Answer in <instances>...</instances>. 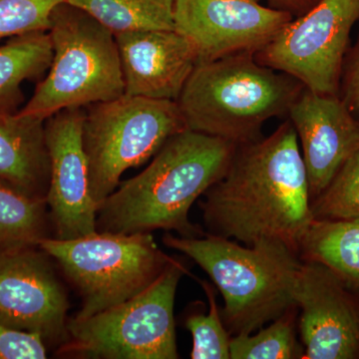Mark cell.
Here are the masks:
<instances>
[{
  "instance_id": "11",
  "label": "cell",
  "mask_w": 359,
  "mask_h": 359,
  "mask_svg": "<svg viewBox=\"0 0 359 359\" xmlns=\"http://www.w3.org/2000/svg\"><path fill=\"white\" fill-rule=\"evenodd\" d=\"M174 30L192 43L199 62L266 46L292 20L257 0H174Z\"/></svg>"
},
{
  "instance_id": "13",
  "label": "cell",
  "mask_w": 359,
  "mask_h": 359,
  "mask_svg": "<svg viewBox=\"0 0 359 359\" xmlns=\"http://www.w3.org/2000/svg\"><path fill=\"white\" fill-rule=\"evenodd\" d=\"M294 301L302 309L304 358H359V294L325 264L306 261L297 271Z\"/></svg>"
},
{
  "instance_id": "17",
  "label": "cell",
  "mask_w": 359,
  "mask_h": 359,
  "mask_svg": "<svg viewBox=\"0 0 359 359\" xmlns=\"http://www.w3.org/2000/svg\"><path fill=\"white\" fill-rule=\"evenodd\" d=\"M299 252L304 261L327 266L359 294V219H313Z\"/></svg>"
},
{
  "instance_id": "3",
  "label": "cell",
  "mask_w": 359,
  "mask_h": 359,
  "mask_svg": "<svg viewBox=\"0 0 359 359\" xmlns=\"http://www.w3.org/2000/svg\"><path fill=\"white\" fill-rule=\"evenodd\" d=\"M304 89L254 52H241L198 63L177 102L187 129L238 146L259 140L264 123L289 114Z\"/></svg>"
},
{
  "instance_id": "1",
  "label": "cell",
  "mask_w": 359,
  "mask_h": 359,
  "mask_svg": "<svg viewBox=\"0 0 359 359\" xmlns=\"http://www.w3.org/2000/svg\"><path fill=\"white\" fill-rule=\"evenodd\" d=\"M201 203L209 235L245 245L276 241L299 254L313 223L308 174L292 122L237 146L223 178Z\"/></svg>"
},
{
  "instance_id": "22",
  "label": "cell",
  "mask_w": 359,
  "mask_h": 359,
  "mask_svg": "<svg viewBox=\"0 0 359 359\" xmlns=\"http://www.w3.org/2000/svg\"><path fill=\"white\" fill-rule=\"evenodd\" d=\"M314 219H359V150L342 165L327 188L311 201Z\"/></svg>"
},
{
  "instance_id": "23",
  "label": "cell",
  "mask_w": 359,
  "mask_h": 359,
  "mask_svg": "<svg viewBox=\"0 0 359 359\" xmlns=\"http://www.w3.org/2000/svg\"><path fill=\"white\" fill-rule=\"evenodd\" d=\"M202 287L209 299V313L190 314L185 321L186 327L193 337L191 358H230L231 339L222 321L216 294L209 283L202 282Z\"/></svg>"
},
{
  "instance_id": "27",
  "label": "cell",
  "mask_w": 359,
  "mask_h": 359,
  "mask_svg": "<svg viewBox=\"0 0 359 359\" xmlns=\"http://www.w3.org/2000/svg\"><path fill=\"white\" fill-rule=\"evenodd\" d=\"M271 1L280 6V9H285L290 13H292V11H304L309 6H314V0H271Z\"/></svg>"
},
{
  "instance_id": "25",
  "label": "cell",
  "mask_w": 359,
  "mask_h": 359,
  "mask_svg": "<svg viewBox=\"0 0 359 359\" xmlns=\"http://www.w3.org/2000/svg\"><path fill=\"white\" fill-rule=\"evenodd\" d=\"M46 358V342L39 334L0 325V359Z\"/></svg>"
},
{
  "instance_id": "16",
  "label": "cell",
  "mask_w": 359,
  "mask_h": 359,
  "mask_svg": "<svg viewBox=\"0 0 359 359\" xmlns=\"http://www.w3.org/2000/svg\"><path fill=\"white\" fill-rule=\"evenodd\" d=\"M44 123L0 111V180L26 195L46 200L50 163Z\"/></svg>"
},
{
  "instance_id": "5",
  "label": "cell",
  "mask_w": 359,
  "mask_h": 359,
  "mask_svg": "<svg viewBox=\"0 0 359 359\" xmlns=\"http://www.w3.org/2000/svg\"><path fill=\"white\" fill-rule=\"evenodd\" d=\"M48 33L53 49L48 72L20 114L45 121L59 111L124 94L114 33L66 2L54 9Z\"/></svg>"
},
{
  "instance_id": "21",
  "label": "cell",
  "mask_w": 359,
  "mask_h": 359,
  "mask_svg": "<svg viewBox=\"0 0 359 359\" xmlns=\"http://www.w3.org/2000/svg\"><path fill=\"white\" fill-rule=\"evenodd\" d=\"M297 306L278 316L257 334H242L231 337V359L304 358V348L295 335Z\"/></svg>"
},
{
  "instance_id": "26",
  "label": "cell",
  "mask_w": 359,
  "mask_h": 359,
  "mask_svg": "<svg viewBox=\"0 0 359 359\" xmlns=\"http://www.w3.org/2000/svg\"><path fill=\"white\" fill-rule=\"evenodd\" d=\"M342 100L353 114L359 115V46L347 71L344 98Z\"/></svg>"
},
{
  "instance_id": "20",
  "label": "cell",
  "mask_w": 359,
  "mask_h": 359,
  "mask_svg": "<svg viewBox=\"0 0 359 359\" xmlns=\"http://www.w3.org/2000/svg\"><path fill=\"white\" fill-rule=\"evenodd\" d=\"M119 34L174 30V0H65Z\"/></svg>"
},
{
  "instance_id": "8",
  "label": "cell",
  "mask_w": 359,
  "mask_h": 359,
  "mask_svg": "<svg viewBox=\"0 0 359 359\" xmlns=\"http://www.w3.org/2000/svg\"><path fill=\"white\" fill-rule=\"evenodd\" d=\"M39 247L60 266L82 299L75 318H85L136 297L164 271L173 257L151 233L95 231L73 240L45 238Z\"/></svg>"
},
{
  "instance_id": "18",
  "label": "cell",
  "mask_w": 359,
  "mask_h": 359,
  "mask_svg": "<svg viewBox=\"0 0 359 359\" xmlns=\"http://www.w3.org/2000/svg\"><path fill=\"white\" fill-rule=\"evenodd\" d=\"M52 56L48 32L13 37L0 46V111L13 113L22 99L21 85L48 70Z\"/></svg>"
},
{
  "instance_id": "15",
  "label": "cell",
  "mask_w": 359,
  "mask_h": 359,
  "mask_svg": "<svg viewBox=\"0 0 359 359\" xmlns=\"http://www.w3.org/2000/svg\"><path fill=\"white\" fill-rule=\"evenodd\" d=\"M124 94L177 101L199 62L192 43L176 30L115 34Z\"/></svg>"
},
{
  "instance_id": "7",
  "label": "cell",
  "mask_w": 359,
  "mask_h": 359,
  "mask_svg": "<svg viewBox=\"0 0 359 359\" xmlns=\"http://www.w3.org/2000/svg\"><path fill=\"white\" fill-rule=\"evenodd\" d=\"M185 266L172 259L136 297L85 318L68 320L59 355L101 359H176L174 306Z\"/></svg>"
},
{
  "instance_id": "14",
  "label": "cell",
  "mask_w": 359,
  "mask_h": 359,
  "mask_svg": "<svg viewBox=\"0 0 359 359\" xmlns=\"http://www.w3.org/2000/svg\"><path fill=\"white\" fill-rule=\"evenodd\" d=\"M287 115L301 142L313 201L359 150V121L339 97L306 88Z\"/></svg>"
},
{
  "instance_id": "9",
  "label": "cell",
  "mask_w": 359,
  "mask_h": 359,
  "mask_svg": "<svg viewBox=\"0 0 359 359\" xmlns=\"http://www.w3.org/2000/svg\"><path fill=\"white\" fill-rule=\"evenodd\" d=\"M359 20V0H318L292 20L255 53L257 62L289 74L304 88L337 96L351 29Z\"/></svg>"
},
{
  "instance_id": "2",
  "label": "cell",
  "mask_w": 359,
  "mask_h": 359,
  "mask_svg": "<svg viewBox=\"0 0 359 359\" xmlns=\"http://www.w3.org/2000/svg\"><path fill=\"white\" fill-rule=\"evenodd\" d=\"M237 146L189 129L173 135L143 172L119 184L99 205L97 231L132 235L166 230L203 237L189 212L223 178Z\"/></svg>"
},
{
  "instance_id": "12",
  "label": "cell",
  "mask_w": 359,
  "mask_h": 359,
  "mask_svg": "<svg viewBox=\"0 0 359 359\" xmlns=\"http://www.w3.org/2000/svg\"><path fill=\"white\" fill-rule=\"evenodd\" d=\"M85 108L59 111L45 120L50 173L46 204L54 238L73 240L97 231L98 207L90 192L89 170L82 143Z\"/></svg>"
},
{
  "instance_id": "4",
  "label": "cell",
  "mask_w": 359,
  "mask_h": 359,
  "mask_svg": "<svg viewBox=\"0 0 359 359\" xmlns=\"http://www.w3.org/2000/svg\"><path fill=\"white\" fill-rule=\"evenodd\" d=\"M163 243L191 257L218 287L231 334H252L297 306L294 290L302 262L283 243L263 240L243 247L218 236L171 233L164 236Z\"/></svg>"
},
{
  "instance_id": "19",
  "label": "cell",
  "mask_w": 359,
  "mask_h": 359,
  "mask_svg": "<svg viewBox=\"0 0 359 359\" xmlns=\"http://www.w3.org/2000/svg\"><path fill=\"white\" fill-rule=\"evenodd\" d=\"M46 200L26 195L0 180V252L37 247L50 237Z\"/></svg>"
},
{
  "instance_id": "24",
  "label": "cell",
  "mask_w": 359,
  "mask_h": 359,
  "mask_svg": "<svg viewBox=\"0 0 359 359\" xmlns=\"http://www.w3.org/2000/svg\"><path fill=\"white\" fill-rule=\"evenodd\" d=\"M65 0H0V40L48 32L54 9Z\"/></svg>"
},
{
  "instance_id": "6",
  "label": "cell",
  "mask_w": 359,
  "mask_h": 359,
  "mask_svg": "<svg viewBox=\"0 0 359 359\" xmlns=\"http://www.w3.org/2000/svg\"><path fill=\"white\" fill-rule=\"evenodd\" d=\"M185 129L177 101L123 94L85 108L82 143L97 207L117 189L126 170L147 162Z\"/></svg>"
},
{
  "instance_id": "10",
  "label": "cell",
  "mask_w": 359,
  "mask_h": 359,
  "mask_svg": "<svg viewBox=\"0 0 359 359\" xmlns=\"http://www.w3.org/2000/svg\"><path fill=\"white\" fill-rule=\"evenodd\" d=\"M51 259L39 245L0 252V325L60 346L69 302Z\"/></svg>"
}]
</instances>
